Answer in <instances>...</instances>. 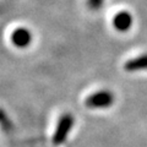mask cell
Masks as SVG:
<instances>
[{
    "mask_svg": "<svg viewBox=\"0 0 147 147\" xmlns=\"http://www.w3.org/2000/svg\"><path fill=\"white\" fill-rule=\"evenodd\" d=\"M113 26L118 32H127L132 26V16L127 11H120L113 17Z\"/></svg>",
    "mask_w": 147,
    "mask_h": 147,
    "instance_id": "277c9868",
    "label": "cell"
},
{
    "mask_svg": "<svg viewBox=\"0 0 147 147\" xmlns=\"http://www.w3.org/2000/svg\"><path fill=\"white\" fill-rule=\"evenodd\" d=\"M74 123H75V119H74V115L70 113H65L59 118L57 129H55V132L53 135L54 145H61L66 141L67 135L70 134L71 129L74 126Z\"/></svg>",
    "mask_w": 147,
    "mask_h": 147,
    "instance_id": "7a4b0ae2",
    "label": "cell"
},
{
    "mask_svg": "<svg viewBox=\"0 0 147 147\" xmlns=\"http://www.w3.org/2000/svg\"><path fill=\"white\" fill-rule=\"evenodd\" d=\"M104 0H87V6L92 11H97L102 7Z\"/></svg>",
    "mask_w": 147,
    "mask_h": 147,
    "instance_id": "8992f818",
    "label": "cell"
},
{
    "mask_svg": "<svg viewBox=\"0 0 147 147\" xmlns=\"http://www.w3.org/2000/svg\"><path fill=\"white\" fill-rule=\"evenodd\" d=\"M0 123H1V125H3L4 127H9V126H11V123H10V120H9V119H7L6 114L4 113L1 109H0Z\"/></svg>",
    "mask_w": 147,
    "mask_h": 147,
    "instance_id": "52a82bcc",
    "label": "cell"
},
{
    "mask_svg": "<svg viewBox=\"0 0 147 147\" xmlns=\"http://www.w3.org/2000/svg\"><path fill=\"white\" fill-rule=\"evenodd\" d=\"M11 42L17 48H26L32 43V33L25 27L16 28L11 33Z\"/></svg>",
    "mask_w": 147,
    "mask_h": 147,
    "instance_id": "3957f363",
    "label": "cell"
},
{
    "mask_svg": "<svg viewBox=\"0 0 147 147\" xmlns=\"http://www.w3.org/2000/svg\"><path fill=\"white\" fill-rule=\"evenodd\" d=\"M115 97L110 91H97L90 94L85 100V105L90 109H105L113 105Z\"/></svg>",
    "mask_w": 147,
    "mask_h": 147,
    "instance_id": "6da1fadb",
    "label": "cell"
},
{
    "mask_svg": "<svg viewBox=\"0 0 147 147\" xmlns=\"http://www.w3.org/2000/svg\"><path fill=\"white\" fill-rule=\"evenodd\" d=\"M124 69L129 72L147 70V53L141 54L139 57H135V58L130 59V60H127L124 64Z\"/></svg>",
    "mask_w": 147,
    "mask_h": 147,
    "instance_id": "5b68a950",
    "label": "cell"
}]
</instances>
